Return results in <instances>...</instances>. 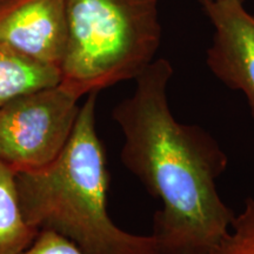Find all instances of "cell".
<instances>
[{"label": "cell", "mask_w": 254, "mask_h": 254, "mask_svg": "<svg viewBox=\"0 0 254 254\" xmlns=\"http://www.w3.org/2000/svg\"><path fill=\"white\" fill-rule=\"evenodd\" d=\"M0 1H1V0H0Z\"/></svg>", "instance_id": "11"}, {"label": "cell", "mask_w": 254, "mask_h": 254, "mask_svg": "<svg viewBox=\"0 0 254 254\" xmlns=\"http://www.w3.org/2000/svg\"><path fill=\"white\" fill-rule=\"evenodd\" d=\"M98 93L80 106L71 138L56 160L17 173L21 207L38 231H52L84 254H161L152 236L128 233L107 212L110 174L97 131Z\"/></svg>", "instance_id": "2"}, {"label": "cell", "mask_w": 254, "mask_h": 254, "mask_svg": "<svg viewBox=\"0 0 254 254\" xmlns=\"http://www.w3.org/2000/svg\"><path fill=\"white\" fill-rule=\"evenodd\" d=\"M160 0H66L68 38L60 86L79 99L138 77L154 60Z\"/></svg>", "instance_id": "3"}, {"label": "cell", "mask_w": 254, "mask_h": 254, "mask_svg": "<svg viewBox=\"0 0 254 254\" xmlns=\"http://www.w3.org/2000/svg\"><path fill=\"white\" fill-rule=\"evenodd\" d=\"M198 1H199L200 4H201V5H204V4H206V2H209V1H214V0H198Z\"/></svg>", "instance_id": "10"}, {"label": "cell", "mask_w": 254, "mask_h": 254, "mask_svg": "<svg viewBox=\"0 0 254 254\" xmlns=\"http://www.w3.org/2000/svg\"><path fill=\"white\" fill-rule=\"evenodd\" d=\"M172 75V64L154 59L112 119L124 134V166L163 205L152 233L161 254H209L236 218L217 187L228 158L202 127L176 119L167 95Z\"/></svg>", "instance_id": "1"}, {"label": "cell", "mask_w": 254, "mask_h": 254, "mask_svg": "<svg viewBox=\"0 0 254 254\" xmlns=\"http://www.w3.org/2000/svg\"><path fill=\"white\" fill-rule=\"evenodd\" d=\"M68 38L66 0H1L0 41L60 69Z\"/></svg>", "instance_id": "6"}, {"label": "cell", "mask_w": 254, "mask_h": 254, "mask_svg": "<svg viewBox=\"0 0 254 254\" xmlns=\"http://www.w3.org/2000/svg\"><path fill=\"white\" fill-rule=\"evenodd\" d=\"M23 254H84L74 244L52 231H39Z\"/></svg>", "instance_id": "9"}, {"label": "cell", "mask_w": 254, "mask_h": 254, "mask_svg": "<svg viewBox=\"0 0 254 254\" xmlns=\"http://www.w3.org/2000/svg\"><path fill=\"white\" fill-rule=\"evenodd\" d=\"M60 84V69L34 62L0 41V106L31 92Z\"/></svg>", "instance_id": "7"}, {"label": "cell", "mask_w": 254, "mask_h": 254, "mask_svg": "<svg viewBox=\"0 0 254 254\" xmlns=\"http://www.w3.org/2000/svg\"><path fill=\"white\" fill-rule=\"evenodd\" d=\"M79 100L56 85L0 106V161L20 173L56 160L74 129Z\"/></svg>", "instance_id": "4"}, {"label": "cell", "mask_w": 254, "mask_h": 254, "mask_svg": "<svg viewBox=\"0 0 254 254\" xmlns=\"http://www.w3.org/2000/svg\"><path fill=\"white\" fill-rule=\"evenodd\" d=\"M202 8L213 26L208 68L222 84L245 95L254 119V14L244 0H214Z\"/></svg>", "instance_id": "5"}, {"label": "cell", "mask_w": 254, "mask_h": 254, "mask_svg": "<svg viewBox=\"0 0 254 254\" xmlns=\"http://www.w3.org/2000/svg\"><path fill=\"white\" fill-rule=\"evenodd\" d=\"M38 233L21 207L17 173L0 161V254H23Z\"/></svg>", "instance_id": "8"}]
</instances>
